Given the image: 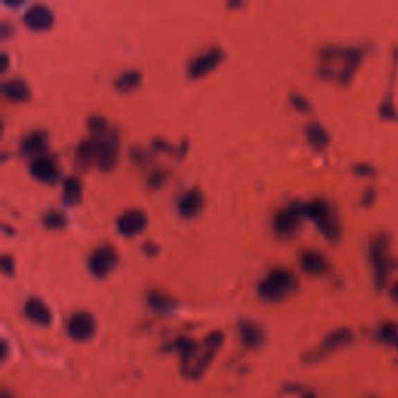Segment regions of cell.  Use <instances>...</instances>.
Wrapping results in <instances>:
<instances>
[{"instance_id": "6da1fadb", "label": "cell", "mask_w": 398, "mask_h": 398, "mask_svg": "<svg viewBox=\"0 0 398 398\" xmlns=\"http://www.w3.org/2000/svg\"><path fill=\"white\" fill-rule=\"evenodd\" d=\"M224 336L221 332H213L208 334L204 339V343L198 345V350L195 352V355L188 359V361L182 363V372L187 378L190 380H198L202 377L208 364L212 363V359L217 355L221 344H223Z\"/></svg>"}, {"instance_id": "7a4b0ae2", "label": "cell", "mask_w": 398, "mask_h": 398, "mask_svg": "<svg viewBox=\"0 0 398 398\" xmlns=\"http://www.w3.org/2000/svg\"><path fill=\"white\" fill-rule=\"evenodd\" d=\"M296 287H298V280L287 269L277 268L273 269L268 275L260 282L258 285V294L262 296L264 300L277 302L285 299L289 293H293Z\"/></svg>"}, {"instance_id": "3957f363", "label": "cell", "mask_w": 398, "mask_h": 398, "mask_svg": "<svg viewBox=\"0 0 398 398\" xmlns=\"http://www.w3.org/2000/svg\"><path fill=\"white\" fill-rule=\"evenodd\" d=\"M294 212L298 215H307L308 218H311L316 226L322 230V233H325L327 238L332 239L338 238L339 235L338 218L327 202L316 199L311 202H307V204H296Z\"/></svg>"}, {"instance_id": "277c9868", "label": "cell", "mask_w": 398, "mask_h": 398, "mask_svg": "<svg viewBox=\"0 0 398 398\" xmlns=\"http://www.w3.org/2000/svg\"><path fill=\"white\" fill-rule=\"evenodd\" d=\"M118 263V252L111 244H101L98 248L92 252L89 257V269L91 273L98 277V279H103L111 271L117 266Z\"/></svg>"}, {"instance_id": "5b68a950", "label": "cell", "mask_w": 398, "mask_h": 398, "mask_svg": "<svg viewBox=\"0 0 398 398\" xmlns=\"http://www.w3.org/2000/svg\"><path fill=\"white\" fill-rule=\"evenodd\" d=\"M352 339H353V334L349 328H338V330L332 332L324 341H322L318 349H314L311 353H309V355L307 356V361L308 363L322 361V359L330 355V353H333L334 350L350 344Z\"/></svg>"}, {"instance_id": "8992f818", "label": "cell", "mask_w": 398, "mask_h": 398, "mask_svg": "<svg viewBox=\"0 0 398 398\" xmlns=\"http://www.w3.org/2000/svg\"><path fill=\"white\" fill-rule=\"evenodd\" d=\"M224 60V52L219 47H210L206 52L199 53L198 56L188 62V77L190 78H202L206 77L208 72L219 66V62Z\"/></svg>"}, {"instance_id": "52a82bcc", "label": "cell", "mask_w": 398, "mask_h": 398, "mask_svg": "<svg viewBox=\"0 0 398 398\" xmlns=\"http://www.w3.org/2000/svg\"><path fill=\"white\" fill-rule=\"evenodd\" d=\"M97 137H98L97 163L103 172H109V170L116 167L118 159V136L116 131H111Z\"/></svg>"}, {"instance_id": "ba28073f", "label": "cell", "mask_w": 398, "mask_h": 398, "mask_svg": "<svg viewBox=\"0 0 398 398\" xmlns=\"http://www.w3.org/2000/svg\"><path fill=\"white\" fill-rule=\"evenodd\" d=\"M67 333L78 343L89 341L96 333V319L87 311H77L71 316L67 322Z\"/></svg>"}, {"instance_id": "9c48e42d", "label": "cell", "mask_w": 398, "mask_h": 398, "mask_svg": "<svg viewBox=\"0 0 398 398\" xmlns=\"http://www.w3.org/2000/svg\"><path fill=\"white\" fill-rule=\"evenodd\" d=\"M370 260H372V264H374L377 280L380 285H383V282L388 275V269H389V243L383 235L377 237L374 242H372Z\"/></svg>"}, {"instance_id": "30bf717a", "label": "cell", "mask_w": 398, "mask_h": 398, "mask_svg": "<svg viewBox=\"0 0 398 398\" xmlns=\"http://www.w3.org/2000/svg\"><path fill=\"white\" fill-rule=\"evenodd\" d=\"M148 224V218L143 210L129 208L123 212L117 219V230L125 237H136L145 230Z\"/></svg>"}, {"instance_id": "8fae6325", "label": "cell", "mask_w": 398, "mask_h": 398, "mask_svg": "<svg viewBox=\"0 0 398 398\" xmlns=\"http://www.w3.org/2000/svg\"><path fill=\"white\" fill-rule=\"evenodd\" d=\"M30 173L35 179L46 182V184H55L60 179V167L52 156H41L30 162Z\"/></svg>"}, {"instance_id": "7c38bea8", "label": "cell", "mask_w": 398, "mask_h": 398, "mask_svg": "<svg viewBox=\"0 0 398 398\" xmlns=\"http://www.w3.org/2000/svg\"><path fill=\"white\" fill-rule=\"evenodd\" d=\"M53 21H55L53 11L50 10L47 5L42 3L30 6V8L25 11L24 16L25 25L33 31H46L48 28H52Z\"/></svg>"}, {"instance_id": "4fadbf2b", "label": "cell", "mask_w": 398, "mask_h": 398, "mask_svg": "<svg viewBox=\"0 0 398 398\" xmlns=\"http://www.w3.org/2000/svg\"><path fill=\"white\" fill-rule=\"evenodd\" d=\"M48 148V136L46 131H33L24 137L21 142V153L27 157H41L47 154Z\"/></svg>"}, {"instance_id": "5bb4252c", "label": "cell", "mask_w": 398, "mask_h": 398, "mask_svg": "<svg viewBox=\"0 0 398 398\" xmlns=\"http://www.w3.org/2000/svg\"><path fill=\"white\" fill-rule=\"evenodd\" d=\"M298 213L294 210H280L273 219V229L280 238H291L298 232Z\"/></svg>"}, {"instance_id": "9a60e30c", "label": "cell", "mask_w": 398, "mask_h": 398, "mask_svg": "<svg viewBox=\"0 0 398 398\" xmlns=\"http://www.w3.org/2000/svg\"><path fill=\"white\" fill-rule=\"evenodd\" d=\"M202 206H204V195L199 188H192L181 197L178 210L184 218H193L202 210Z\"/></svg>"}, {"instance_id": "2e32d148", "label": "cell", "mask_w": 398, "mask_h": 398, "mask_svg": "<svg viewBox=\"0 0 398 398\" xmlns=\"http://www.w3.org/2000/svg\"><path fill=\"white\" fill-rule=\"evenodd\" d=\"M24 313L27 318L37 325H48L52 322V311L50 308L37 298H30L24 305Z\"/></svg>"}, {"instance_id": "e0dca14e", "label": "cell", "mask_w": 398, "mask_h": 398, "mask_svg": "<svg viewBox=\"0 0 398 398\" xmlns=\"http://www.w3.org/2000/svg\"><path fill=\"white\" fill-rule=\"evenodd\" d=\"M2 93L5 98H8L11 101H25L28 100L31 92L30 86L27 84V81L17 77L8 78L2 83Z\"/></svg>"}, {"instance_id": "ac0fdd59", "label": "cell", "mask_w": 398, "mask_h": 398, "mask_svg": "<svg viewBox=\"0 0 398 398\" xmlns=\"http://www.w3.org/2000/svg\"><path fill=\"white\" fill-rule=\"evenodd\" d=\"M300 264L308 274H313V275L324 274L328 268L327 258L322 255L320 252L314 251V249H307V251L302 252Z\"/></svg>"}, {"instance_id": "d6986e66", "label": "cell", "mask_w": 398, "mask_h": 398, "mask_svg": "<svg viewBox=\"0 0 398 398\" xmlns=\"http://www.w3.org/2000/svg\"><path fill=\"white\" fill-rule=\"evenodd\" d=\"M98 157V137L92 136L81 142L77 148V161L81 165H91L92 162H97Z\"/></svg>"}, {"instance_id": "ffe728a7", "label": "cell", "mask_w": 398, "mask_h": 398, "mask_svg": "<svg viewBox=\"0 0 398 398\" xmlns=\"http://www.w3.org/2000/svg\"><path fill=\"white\" fill-rule=\"evenodd\" d=\"M81 195H83V186H81L78 176H67L64 182H62V201L69 206L78 204Z\"/></svg>"}, {"instance_id": "44dd1931", "label": "cell", "mask_w": 398, "mask_h": 398, "mask_svg": "<svg viewBox=\"0 0 398 398\" xmlns=\"http://www.w3.org/2000/svg\"><path fill=\"white\" fill-rule=\"evenodd\" d=\"M305 134H307L308 142L311 143L316 150L325 148L328 142H330V136H328L327 129L318 122L308 123L305 128Z\"/></svg>"}, {"instance_id": "7402d4cb", "label": "cell", "mask_w": 398, "mask_h": 398, "mask_svg": "<svg viewBox=\"0 0 398 398\" xmlns=\"http://www.w3.org/2000/svg\"><path fill=\"white\" fill-rule=\"evenodd\" d=\"M239 333H242V339L244 345L255 349V347L263 343V330L254 322H242L239 325Z\"/></svg>"}, {"instance_id": "603a6c76", "label": "cell", "mask_w": 398, "mask_h": 398, "mask_svg": "<svg viewBox=\"0 0 398 398\" xmlns=\"http://www.w3.org/2000/svg\"><path fill=\"white\" fill-rule=\"evenodd\" d=\"M142 81V73L138 71H126L123 73H120L118 77L114 81V86L120 92H131L137 89V86L141 84Z\"/></svg>"}, {"instance_id": "cb8c5ba5", "label": "cell", "mask_w": 398, "mask_h": 398, "mask_svg": "<svg viewBox=\"0 0 398 398\" xmlns=\"http://www.w3.org/2000/svg\"><path fill=\"white\" fill-rule=\"evenodd\" d=\"M42 223L47 229H62V227L66 226V217L61 212L52 210L44 215Z\"/></svg>"}, {"instance_id": "d4e9b609", "label": "cell", "mask_w": 398, "mask_h": 398, "mask_svg": "<svg viewBox=\"0 0 398 398\" xmlns=\"http://www.w3.org/2000/svg\"><path fill=\"white\" fill-rule=\"evenodd\" d=\"M87 126H89L92 136L106 134V131H107V122H106V118L101 117V116H92V117H89V120H87Z\"/></svg>"}, {"instance_id": "484cf974", "label": "cell", "mask_w": 398, "mask_h": 398, "mask_svg": "<svg viewBox=\"0 0 398 398\" xmlns=\"http://www.w3.org/2000/svg\"><path fill=\"white\" fill-rule=\"evenodd\" d=\"M381 338L398 347V328L395 324H384L380 330Z\"/></svg>"}, {"instance_id": "4316f807", "label": "cell", "mask_w": 398, "mask_h": 398, "mask_svg": "<svg viewBox=\"0 0 398 398\" xmlns=\"http://www.w3.org/2000/svg\"><path fill=\"white\" fill-rule=\"evenodd\" d=\"M289 100H291V105L296 107V109H299L302 112L309 109L308 100L305 97L299 96V93H291V97H289Z\"/></svg>"}, {"instance_id": "83f0119b", "label": "cell", "mask_w": 398, "mask_h": 398, "mask_svg": "<svg viewBox=\"0 0 398 398\" xmlns=\"http://www.w3.org/2000/svg\"><path fill=\"white\" fill-rule=\"evenodd\" d=\"M2 271L6 275H11L15 273V262H12V258L8 255H2Z\"/></svg>"}, {"instance_id": "f1b7e54d", "label": "cell", "mask_w": 398, "mask_h": 398, "mask_svg": "<svg viewBox=\"0 0 398 398\" xmlns=\"http://www.w3.org/2000/svg\"><path fill=\"white\" fill-rule=\"evenodd\" d=\"M12 31V28L10 27L8 22H2V37H8V31Z\"/></svg>"}, {"instance_id": "f546056e", "label": "cell", "mask_w": 398, "mask_h": 398, "mask_svg": "<svg viewBox=\"0 0 398 398\" xmlns=\"http://www.w3.org/2000/svg\"><path fill=\"white\" fill-rule=\"evenodd\" d=\"M390 294H392V298L395 302H398V280L394 283L392 289H390Z\"/></svg>"}, {"instance_id": "4dcf8cb0", "label": "cell", "mask_w": 398, "mask_h": 398, "mask_svg": "<svg viewBox=\"0 0 398 398\" xmlns=\"http://www.w3.org/2000/svg\"><path fill=\"white\" fill-rule=\"evenodd\" d=\"M6 67H8V55L2 53V72L6 71Z\"/></svg>"}, {"instance_id": "1f68e13d", "label": "cell", "mask_w": 398, "mask_h": 398, "mask_svg": "<svg viewBox=\"0 0 398 398\" xmlns=\"http://www.w3.org/2000/svg\"><path fill=\"white\" fill-rule=\"evenodd\" d=\"M305 398H314V397H313V395H307Z\"/></svg>"}]
</instances>
